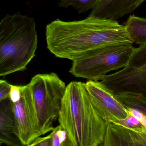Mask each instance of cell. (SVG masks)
Segmentation results:
<instances>
[{
    "instance_id": "cell-1",
    "label": "cell",
    "mask_w": 146,
    "mask_h": 146,
    "mask_svg": "<svg viewBox=\"0 0 146 146\" xmlns=\"http://www.w3.org/2000/svg\"><path fill=\"white\" fill-rule=\"evenodd\" d=\"M45 37L51 53L72 62L98 47L131 42L124 25L116 20L89 17L73 21L56 19L46 25Z\"/></svg>"
},
{
    "instance_id": "cell-2",
    "label": "cell",
    "mask_w": 146,
    "mask_h": 146,
    "mask_svg": "<svg viewBox=\"0 0 146 146\" xmlns=\"http://www.w3.org/2000/svg\"><path fill=\"white\" fill-rule=\"evenodd\" d=\"M58 119L72 146H99L103 142L107 123L92 102L84 82L68 84Z\"/></svg>"
},
{
    "instance_id": "cell-3",
    "label": "cell",
    "mask_w": 146,
    "mask_h": 146,
    "mask_svg": "<svg viewBox=\"0 0 146 146\" xmlns=\"http://www.w3.org/2000/svg\"><path fill=\"white\" fill-rule=\"evenodd\" d=\"M37 46L34 18L19 12L7 15L0 22V76L26 70Z\"/></svg>"
},
{
    "instance_id": "cell-4",
    "label": "cell",
    "mask_w": 146,
    "mask_h": 146,
    "mask_svg": "<svg viewBox=\"0 0 146 146\" xmlns=\"http://www.w3.org/2000/svg\"><path fill=\"white\" fill-rule=\"evenodd\" d=\"M133 44L132 42L111 44L91 50L72 62L69 72L88 80H102L110 72L125 67L134 48Z\"/></svg>"
},
{
    "instance_id": "cell-5",
    "label": "cell",
    "mask_w": 146,
    "mask_h": 146,
    "mask_svg": "<svg viewBox=\"0 0 146 146\" xmlns=\"http://www.w3.org/2000/svg\"><path fill=\"white\" fill-rule=\"evenodd\" d=\"M28 84L37 125L44 135L55 128L53 122L59 117L67 86L55 73L36 75Z\"/></svg>"
},
{
    "instance_id": "cell-6",
    "label": "cell",
    "mask_w": 146,
    "mask_h": 146,
    "mask_svg": "<svg viewBox=\"0 0 146 146\" xmlns=\"http://www.w3.org/2000/svg\"><path fill=\"white\" fill-rule=\"evenodd\" d=\"M101 81L116 95L130 94L146 100V44L134 48L125 67Z\"/></svg>"
},
{
    "instance_id": "cell-7",
    "label": "cell",
    "mask_w": 146,
    "mask_h": 146,
    "mask_svg": "<svg viewBox=\"0 0 146 146\" xmlns=\"http://www.w3.org/2000/svg\"><path fill=\"white\" fill-rule=\"evenodd\" d=\"M21 97L19 102L13 103L18 137L26 146L42 135L39 129L31 89L28 84L21 86Z\"/></svg>"
},
{
    "instance_id": "cell-8",
    "label": "cell",
    "mask_w": 146,
    "mask_h": 146,
    "mask_svg": "<svg viewBox=\"0 0 146 146\" xmlns=\"http://www.w3.org/2000/svg\"><path fill=\"white\" fill-rule=\"evenodd\" d=\"M85 84L92 102L107 123L128 116L129 113L116 94L101 81L88 80Z\"/></svg>"
},
{
    "instance_id": "cell-9",
    "label": "cell",
    "mask_w": 146,
    "mask_h": 146,
    "mask_svg": "<svg viewBox=\"0 0 146 146\" xmlns=\"http://www.w3.org/2000/svg\"><path fill=\"white\" fill-rule=\"evenodd\" d=\"M99 146H146V128L133 129L109 123Z\"/></svg>"
},
{
    "instance_id": "cell-10",
    "label": "cell",
    "mask_w": 146,
    "mask_h": 146,
    "mask_svg": "<svg viewBox=\"0 0 146 146\" xmlns=\"http://www.w3.org/2000/svg\"><path fill=\"white\" fill-rule=\"evenodd\" d=\"M146 0H100L88 17L116 20L132 13Z\"/></svg>"
},
{
    "instance_id": "cell-11",
    "label": "cell",
    "mask_w": 146,
    "mask_h": 146,
    "mask_svg": "<svg viewBox=\"0 0 146 146\" xmlns=\"http://www.w3.org/2000/svg\"><path fill=\"white\" fill-rule=\"evenodd\" d=\"M12 104L9 98L0 101V143L9 146H25L17 134Z\"/></svg>"
},
{
    "instance_id": "cell-12",
    "label": "cell",
    "mask_w": 146,
    "mask_h": 146,
    "mask_svg": "<svg viewBox=\"0 0 146 146\" xmlns=\"http://www.w3.org/2000/svg\"><path fill=\"white\" fill-rule=\"evenodd\" d=\"M124 25L133 43L139 46L146 44V18L131 15Z\"/></svg>"
},
{
    "instance_id": "cell-13",
    "label": "cell",
    "mask_w": 146,
    "mask_h": 146,
    "mask_svg": "<svg viewBox=\"0 0 146 146\" xmlns=\"http://www.w3.org/2000/svg\"><path fill=\"white\" fill-rule=\"evenodd\" d=\"M116 95L125 108L137 110L146 116V100L140 96L130 94Z\"/></svg>"
},
{
    "instance_id": "cell-14",
    "label": "cell",
    "mask_w": 146,
    "mask_h": 146,
    "mask_svg": "<svg viewBox=\"0 0 146 146\" xmlns=\"http://www.w3.org/2000/svg\"><path fill=\"white\" fill-rule=\"evenodd\" d=\"M100 0H59L58 5L67 8L69 6L74 8L78 13H85L89 9H93Z\"/></svg>"
},
{
    "instance_id": "cell-15",
    "label": "cell",
    "mask_w": 146,
    "mask_h": 146,
    "mask_svg": "<svg viewBox=\"0 0 146 146\" xmlns=\"http://www.w3.org/2000/svg\"><path fill=\"white\" fill-rule=\"evenodd\" d=\"M50 134L52 146H72L67 131L61 125L55 127Z\"/></svg>"
},
{
    "instance_id": "cell-16",
    "label": "cell",
    "mask_w": 146,
    "mask_h": 146,
    "mask_svg": "<svg viewBox=\"0 0 146 146\" xmlns=\"http://www.w3.org/2000/svg\"><path fill=\"white\" fill-rule=\"evenodd\" d=\"M112 123L125 127L133 129H141L145 128L137 118L130 114L123 120Z\"/></svg>"
},
{
    "instance_id": "cell-17",
    "label": "cell",
    "mask_w": 146,
    "mask_h": 146,
    "mask_svg": "<svg viewBox=\"0 0 146 146\" xmlns=\"http://www.w3.org/2000/svg\"><path fill=\"white\" fill-rule=\"evenodd\" d=\"M11 85L5 80H0V101L9 98Z\"/></svg>"
},
{
    "instance_id": "cell-18",
    "label": "cell",
    "mask_w": 146,
    "mask_h": 146,
    "mask_svg": "<svg viewBox=\"0 0 146 146\" xmlns=\"http://www.w3.org/2000/svg\"><path fill=\"white\" fill-rule=\"evenodd\" d=\"M21 86L11 85L9 98L13 103H17L21 98Z\"/></svg>"
},
{
    "instance_id": "cell-19",
    "label": "cell",
    "mask_w": 146,
    "mask_h": 146,
    "mask_svg": "<svg viewBox=\"0 0 146 146\" xmlns=\"http://www.w3.org/2000/svg\"><path fill=\"white\" fill-rule=\"evenodd\" d=\"M32 146H52V138L51 134L45 137L36 139L31 143Z\"/></svg>"
},
{
    "instance_id": "cell-20",
    "label": "cell",
    "mask_w": 146,
    "mask_h": 146,
    "mask_svg": "<svg viewBox=\"0 0 146 146\" xmlns=\"http://www.w3.org/2000/svg\"><path fill=\"white\" fill-rule=\"evenodd\" d=\"M129 113L137 118L141 124L146 128V116L137 110L130 108H126Z\"/></svg>"
},
{
    "instance_id": "cell-21",
    "label": "cell",
    "mask_w": 146,
    "mask_h": 146,
    "mask_svg": "<svg viewBox=\"0 0 146 146\" xmlns=\"http://www.w3.org/2000/svg\"><path fill=\"white\" fill-rule=\"evenodd\" d=\"M25 146H32L31 144H30V145H27Z\"/></svg>"
}]
</instances>
